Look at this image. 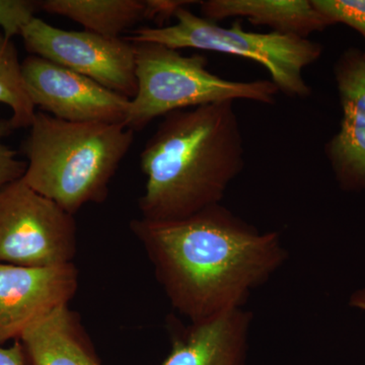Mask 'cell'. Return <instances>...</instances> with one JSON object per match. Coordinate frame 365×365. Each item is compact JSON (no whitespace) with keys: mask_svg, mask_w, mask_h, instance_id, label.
I'll return each instance as SVG.
<instances>
[{"mask_svg":"<svg viewBox=\"0 0 365 365\" xmlns=\"http://www.w3.org/2000/svg\"><path fill=\"white\" fill-rule=\"evenodd\" d=\"M130 228L190 323L244 307L288 259L279 232H261L222 204L176 222L137 218Z\"/></svg>","mask_w":365,"mask_h":365,"instance_id":"cell-1","label":"cell"},{"mask_svg":"<svg viewBox=\"0 0 365 365\" xmlns=\"http://www.w3.org/2000/svg\"><path fill=\"white\" fill-rule=\"evenodd\" d=\"M145 177L141 218L176 222L222 204L245 169L244 138L235 102L180 110L163 117L140 153Z\"/></svg>","mask_w":365,"mask_h":365,"instance_id":"cell-2","label":"cell"},{"mask_svg":"<svg viewBox=\"0 0 365 365\" xmlns=\"http://www.w3.org/2000/svg\"><path fill=\"white\" fill-rule=\"evenodd\" d=\"M133 140L134 132L123 124L73 123L36 112L21 143V179L74 215L86 204L106 201Z\"/></svg>","mask_w":365,"mask_h":365,"instance_id":"cell-3","label":"cell"},{"mask_svg":"<svg viewBox=\"0 0 365 365\" xmlns=\"http://www.w3.org/2000/svg\"><path fill=\"white\" fill-rule=\"evenodd\" d=\"M133 44L137 91L124 125L134 133L180 110L237 100L272 105L279 93L267 79L235 81L216 76L203 54L186 56L158 43Z\"/></svg>","mask_w":365,"mask_h":365,"instance_id":"cell-4","label":"cell"},{"mask_svg":"<svg viewBox=\"0 0 365 365\" xmlns=\"http://www.w3.org/2000/svg\"><path fill=\"white\" fill-rule=\"evenodd\" d=\"M176 23L162 28L143 26L127 38L132 43H158L173 49L200 50L235 55L262 64L279 93L306 98L312 93L304 71L318 61L323 53L319 43L299 36L276 32H247L241 21L230 26L192 13L187 6L178 9Z\"/></svg>","mask_w":365,"mask_h":365,"instance_id":"cell-5","label":"cell"},{"mask_svg":"<svg viewBox=\"0 0 365 365\" xmlns=\"http://www.w3.org/2000/svg\"><path fill=\"white\" fill-rule=\"evenodd\" d=\"M76 248L74 215L23 179L0 189V263L54 267L72 263Z\"/></svg>","mask_w":365,"mask_h":365,"instance_id":"cell-6","label":"cell"},{"mask_svg":"<svg viewBox=\"0 0 365 365\" xmlns=\"http://www.w3.org/2000/svg\"><path fill=\"white\" fill-rule=\"evenodd\" d=\"M21 37L31 55L50 60L131 98L136 95L135 49L121 38L66 31L35 18Z\"/></svg>","mask_w":365,"mask_h":365,"instance_id":"cell-7","label":"cell"},{"mask_svg":"<svg viewBox=\"0 0 365 365\" xmlns=\"http://www.w3.org/2000/svg\"><path fill=\"white\" fill-rule=\"evenodd\" d=\"M21 69L26 93L41 111L73 123L125 124L130 98L35 55Z\"/></svg>","mask_w":365,"mask_h":365,"instance_id":"cell-8","label":"cell"},{"mask_svg":"<svg viewBox=\"0 0 365 365\" xmlns=\"http://www.w3.org/2000/svg\"><path fill=\"white\" fill-rule=\"evenodd\" d=\"M78 287L73 263L43 268L0 263V345L21 340L31 327L68 306Z\"/></svg>","mask_w":365,"mask_h":365,"instance_id":"cell-9","label":"cell"},{"mask_svg":"<svg viewBox=\"0 0 365 365\" xmlns=\"http://www.w3.org/2000/svg\"><path fill=\"white\" fill-rule=\"evenodd\" d=\"M339 91L340 130L326 144L336 180L346 191L365 190V56L355 48L343 52L334 66Z\"/></svg>","mask_w":365,"mask_h":365,"instance_id":"cell-10","label":"cell"},{"mask_svg":"<svg viewBox=\"0 0 365 365\" xmlns=\"http://www.w3.org/2000/svg\"><path fill=\"white\" fill-rule=\"evenodd\" d=\"M253 313L241 307L187 327L175 325L160 365H247Z\"/></svg>","mask_w":365,"mask_h":365,"instance_id":"cell-11","label":"cell"},{"mask_svg":"<svg viewBox=\"0 0 365 365\" xmlns=\"http://www.w3.org/2000/svg\"><path fill=\"white\" fill-rule=\"evenodd\" d=\"M199 6L203 18L216 23L244 18L255 26H267L272 32L302 38L331 26L312 0H206Z\"/></svg>","mask_w":365,"mask_h":365,"instance_id":"cell-12","label":"cell"},{"mask_svg":"<svg viewBox=\"0 0 365 365\" xmlns=\"http://www.w3.org/2000/svg\"><path fill=\"white\" fill-rule=\"evenodd\" d=\"M20 341L31 365H102L78 314L68 306L31 327Z\"/></svg>","mask_w":365,"mask_h":365,"instance_id":"cell-13","label":"cell"},{"mask_svg":"<svg viewBox=\"0 0 365 365\" xmlns=\"http://www.w3.org/2000/svg\"><path fill=\"white\" fill-rule=\"evenodd\" d=\"M41 11L69 19L88 32L113 38L148 21L146 0H44Z\"/></svg>","mask_w":365,"mask_h":365,"instance_id":"cell-14","label":"cell"},{"mask_svg":"<svg viewBox=\"0 0 365 365\" xmlns=\"http://www.w3.org/2000/svg\"><path fill=\"white\" fill-rule=\"evenodd\" d=\"M0 104L11 109L14 129L30 128L36 107L26 93L21 61L14 41L0 32Z\"/></svg>","mask_w":365,"mask_h":365,"instance_id":"cell-15","label":"cell"},{"mask_svg":"<svg viewBox=\"0 0 365 365\" xmlns=\"http://www.w3.org/2000/svg\"><path fill=\"white\" fill-rule=\"evenodd\" d=\"M312 2L331 25L345 24L361 34L365 40V0H312Z\"/></svg>","mask_w":365,"mask_h":365,"instance_id":"cell-16","label":"cell"},{"mask_svg":"<svg viewBox=\"0 0 365 365\" xmlns=\"http://www.w3.org/2000/svg\"><path fill=\"white\" fill-rule=\"evenodd\" d=\"M41 1L34 0H0V29L7 39L21 36L24 29L37 18Z\"/></svg>","mask_w":365,"mask_h":365,"instance_id":"cell-17","label":"cell"},{"mask_svg":"<svg viewBox=\"0 0 365 365\" xmlns=\"http://www.w3.org/2000/svg\"><path fill=\"white\" fill-rule=\"evenodd\" d=\"M14 130L11 119L0 117V189L21 179L26 169V162L18 158V151L4 143Z\"/></svg>","mask_w":365,"mask_h":365,"instance_id":"cell-18","label":"cell"},{"mask_svg":"<svg viewBox=\"0 0 365 365\" xmlns=\"http://www.w3.org/2000/svg\"><path fill=\"white\" fill-rule=\"evenodd\" d=\"M200 4V1H188V0H146L148 6V21L158 24L162 28L165 21L174 18L178 9L190 4Z\"/></svg>","mask_w":365,"mask_h":365,"instance_id":"cell-19","label":"cell"},{"mask_svg":"<svg viewBox=\"0 0 365 365\" xmlns=\"http://www.w3.org/2000/svg\"><path fill=\"white\" fill-rule=\"evenodd\" d=\"M28 359L20 340L14 341L9 347L0 345V365H26Z\"/></svg>","mask_w":365,"mask_h":365,"instance_id":"cell-20","label":"cell"},{"mask_svg":"<svg viewBox=\"0 0 365 365\" xmlns=\"http://www.w3.org/2000/svg\"><path fill=\"white\" fill-rule=\"evenodd\" d=\"M350 304L352 307H359V309L365 311V289L359 290L352 295Z\"/></svg>","mask_w":365,"mask_h":365,"instance_id":"cell-21","label":"cell"}]
</instances>
